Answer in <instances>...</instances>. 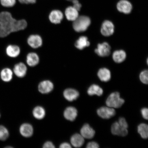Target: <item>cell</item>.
<instances>
[{"label":"cell","mask_w":148,"mask_h":148,"mask_svg":"<svg viewBox=\"0 0 148 148\" xmlns=\"http://www.w3.org/2000/svg\"><path fill=\"white\" fill-rule=\"evenodd\" d=\"M66 18L70 21H75L79 16L78 11L73 6L67 7L65 11Z\"/></svg>","instance_id":"obj_16"},{"label":"cell","mask_w":148,"mask_h":148,"mask_svg":"<svg viewBox=\"0 0 148 148\" xmlns=\"http://www.w3.org/2000/svg\"><path fill=\"white\" fill-rule=\"evenodd\" d=\"M70 141L74 147H80L84 144V140L81 134H75L71 137Z\"/></svg>","instance_id":"obj_18"},{"label":"cell","mask_w":148,"mask_h":148,"mask_svg":"<svg viewBox=\"0 0 148 148\" xmlns=\"http://www.w3.org/2000/svg\"><path fill=\"white\" fill-rule=\"evenodd\" d=\"M20 132L22 136L26 138H29L32 136L33 129L32 126L29 123H24L20 128Z\"/></svg>","instance_id":"obj_17"},{"label":"cell","mask_w":148,"mask_h":148,"mask_svg":"<svg viewBox=\"0 0 148 148\" xmlns=\"http://www.w3.org/2000/svg\"><path fill=\"white\" fill-rule=\"evenodd\" d=\"M86 147L87 148H98L99 147V145L97 142H91L88 144Z\"/></svg>","instance_id":"obj_33"},{"label":"cell","mask_w":148,"mask_h":148,"mask_svg":"<svg viewBox=\"0 0 148 148\" xmlns=\"http://www.w3.org/2000/svg\"><path fill=\"white\" fill-rule=\"evenodd\" d=\"M20 3L24 4H30L36 3V0H18Z\"/></svg>","instance_id":"obj_35"},{"label":"cell","mask_w":148,"mask_h":148,"mask_svg":"<svg viewBox=\"0 0 148 148\" xmlns=\"http://www.w3.org/2000/svg\"><path fill=\"white\" fill-rule=\"evenodd\" d=\"M140 79L142 83L147 84L148 83V71L147 70H144L140 73Z\"/></svg>","instance_id":"obj_29"},{"label":"cell","mask_w":148,"mask_h":148,"mask_svg":"<svg viewBox=\"0 0 148 148\" xmlns=\"http://www.w3.org/2000/svg\"><path fill=\"white\" fill-rule=\"evenodd\" d=\"M64 18L63 14L61 11L55 10L51 11L49 18L52 23L57 24L60 23Z\"/></svg>","instance_id":"obj_11"},{"label":"cell","mask_w":148,"mask_h":148,"mask_svg":"<svg viewBox=\"0 0 148 148\" xmlns=\"http://www.w3.org/2000/svg\"><path fill=\"white\" fill-rule=\"evenodd\" d=\"M73 4V7L78 11L80 10L82 5L79 3L78 0H71Z\"/></svg>","instance_id":"obj_31"},{"label":"cell","mask_w":148,"mask_h":148,"mask_svg":"<svg viewBox=\"0 0 148 148\" xmlns=\"http://www.w3.org/2000/svg\"><path fill=\"white\" fill-rule=\"evenodd\" d=\"M87 92L88 95L90 96L96 95L101 96L102 95L103 90L102 88L98 85L92 84L88 88Z\"/></svg>","instance_id":"obj_23"},{"label":"cell","mask_w":148,"mask_h":148,"mask_svg":"<svg viewBox=\"0 0 148 148\" xmlns=\"http://www.w3.org/2000/svg\"><path fill=\"white\" fill-rule=\"evenodd\" d=\"M64 114L66 119L70 121H73L77 117V111L75 107H69L64 110Z\"/></svg>","instance_id":"obj_15"},{"label":"cell","mask_w":148,"mask_h":148,"mask_svg":"<svg viewBox=\"0 0 148 148\" xmlns=\"http://www.w3.org/2000/svg\"><path fill=\"white\" fill-rule=\"evenodd\" d=\"M141 113L143 117L146 120L148 119V110L147 108H144L141 110Z\"/></svg>","instance_id":"obj_34"},{"label":"cell","mask_w":148,"mask_h":148,"mask_svg":"<svg viewBox=\"0 0 148 148\" xmlns=\"http://www.w3.org/2000/svg\"><path fill=\"white\" fill-rule=\"evenodd\" d=\"M1 4L3 6L11 7L16 4V0H0Z\"/></svg>","instance_id":"obj_30"},{"label":"cell","mask_w":148,"mask_h":148,"mask_svg":"<svg viewBox=\"0 0 148 148\" xmlns=\"http://www.w3.org/2000/svg\"><path fill=\"white\" fill-rule=\"evenodd\" d=\"M33 114L36 119L40 120L44 117L45 115V111L44 109L41 106H37L33 110Z\"/></svg>","instance_id":"obj_26"},{"label":"cell","mask_w":148,"mask_h":148,"mask_svg":"<svg viewBox=\"0 0 148 148\" xmlns=\"http://www.w3.org/2000/svg\"><path fill=\"white\" fill-rule=\"evenodd\" d=\"M67 1H71V0H67Z\"/></svg>","instance_id":"obj_38"},{"label":"cell","mask_w":148,"mask_h":148,"mask_svg":"<svg viewBox=\"0 0 148 148\" xmlns=\"http://www.w3.org/2000/svg\"><path fill=\"white\" fill-rule=\"evenodd\" d=\"M126 57V54L123 50L116 51L113 54L112 58L117 63H120L123 62Z\"/></svg>","instance_id":"obj_24"},{"label":"cell","mask_w":148,"mask_h":148,"mask_svg":"<svg viewBox=\"0 0 148 148\" xmlns=\"http://www.w3.org/2000/svg\"><path fill=\"white\" fill-rule=\"evenodd\" d=\"M53 85L49 80H45L40 82L38 85L39 91L42 94H48L53 90Z\"/></svg>","instance_id":"obj_10"},{"label":"cell","mask_w":148,"mask_h":148,"mask_svg":"<svg viewBox=\"0 0 148 148\" xmlns=\"http://www.w3.org/2000/svg\"><path fill=\"white\" fill-rule=\"evenodd\" d=\"M43 147L44 148H55V147L54 145L51 142L48 141L44 144Z\"/></svg>","instance_id":"obj_36"},{"label":"cell","mask_w":148,"mask_h":148,"mask_svg":"<svg viewBox=\"0 0 148 148\" xmlns=\"http://www.w3.org/2000/svg\"><path fill=\"white\" fill-rule=\"evenodd\" d=\"M90 45V42L88 41V38L84 36L80 37L75 44V47L80 50H82Z\"/></svg>","instance_id":"obj_22"},{"label":"cell","mask_w":148,"mask_h":148,"mask_svg":"<svg viewBox=\"0 0 148 148\" xmlns=\"http://www.w3.org/2000/svg\"><path fill=\"white\" fill-rule=\"evenodd\" d=\"M138 132L144 139H147L148 137V126L146 124H140L138 127Z\"/></svg>","instance_id":"obj_27"},{"label":"cell","mask_w":148,"mask_h":148,"mask_svg":"<svg viewBox=\"0 0 148 148\" xmlns=\"http://www.w3.org/2000/svg\"><path fill=\"white\" fill-rule=\"evenodd\" d=\"M20 49L18 46L16 45H9L6 48V53L8 56L15 58L20 54Z\"/></svg>","instance_id":"obj_19"},{"label":"cell","mask_w":148,"mask_h":148,"mask_svg":"<svg viewBox=\"0 0 148 148\" xmlns=\"http://www.w3.org/2000/svg\"><path fill=\"white\" fill-rule=\"evenodd\" d=\"M118 122L120 125L123 126L125 128L127 129V127H128V124H127L126 120L125 118H120Z\"/></svg>","instance_id":"obj_32"},{"label":"cell","mask_w":148,"mask_h":148,"mask_svg":"<svg viewBox=\"0 0 148 148\" xmlns=\"http://www.w3.org/2000/svg\"><path fill=\"white\" fill-rule=\"evenodd\" d=\"M11 147V148H12V147Z\"/></svg>","instance_id":"obj_39"},{"label":"cell","mask_w":148,"mask_h":148,"mask_svg":"<svg viewBox=\"0 0 148 148\" xmlns=\"http://www.w3.org/2000/svg\"><path fill=\"white\" fill-rule=\"evenodd\" d=\"M27 22L25 20H16L7 12L0 13V37L5 38L11 33L23 30L26 28Z\"/></svg>","instance_id":"obj_1"},{"label":"cell","mask_w":148,"mask_h":148,"mask_svg":"<svg viewBox=\"0 0 148 148\" xmlns=\"http://www.w3.org/2000/svg\"><path fill=\"white\" fill-rule=\"evenodd\" d=\"M80 133L81 134L84 138L91 139L95 136V132L88 124H86L81 129Z\"/></svg>","instance_id":"obj_12"},{"label":"cell","mask_w":148,"mask_h":148,"mask_svg":"<svg viewBox=\"0 0 148 148\" xmlns=\"http://www.w3.org/2000/svg\"><path fill=\"white\" fill-rule=\"evenodd\" d=\"M117 8L119 12L125 14H129L132 10V5L127 0H121L117 4Z\"/></svg>","instance_id":"obj_8"},{"label":"cell","mask_w":148,"mask_h":148,"mask_svg":"<svg viewBox=\"0 0 148 148\" xmlns=\"http://www.w3.org/2000/svg\"><path fill=\"white\" fill-rule=\"evenodd\" d=\"M111 47L107 42L99 44L97 48L95 49V52L97 55L101 57L108 56L110 53Z\"/></svg>","instance_id":"obj_5"},{"label":"cell","mask_w":148,"mask_h":148,"mask_svg":"<svg viewBox=\"0 0 148 148\" xmlns=\"http://www.w3.org/2000/svg\"><path fill=\"white\" fill-rule=\"evenodd\" d=\"M114 26L112 22L106 20L103 23L101 29V33L103 36H111L113 34Z\"/></svg>","instance_id":"obj_7"},{"label":"cell","mask_w":148,"mask_h":148,"mask_svg":"<svg viewBox=\"0 0 148 148\" xmlns=\"http://www.w3.org/2000/svg\"><path fill=\"white\" fill-rule=\"evenodd\" d=\"M29 45L33 49H37L42 45V40L41 37L38 35H32L27 39Z\"/></svg>","instance_id":"obj_9"},{"label":"cell","mask_w":148,"mask_h":148,"mask_svg":"<svg viewBox=\"0 0 148 148\" xmlns=\"http://www.w3.org/2000/svg\"><path fill=\"white\" fill-rule=\"evenodd\" d=\"M98 115L104 119H109L115 115L116 111L111 107H102L98 109L97 111Z\"/></svg>","instance_id":"obj_4"},{"label":"cell","mask_w":148,"mask_h":148,"mask_svg":"<svg viewBox=\"0 0 148 148\" xmlns=\"http://www.w3.org/2000/svg\"><path fill=\"white\" fill-rule=\"evenodd\" d=\"M111 132L113 134L125 136L128 134L127 129L120 125L118 122L113 124L111 127Z\"/></svg>","instance_id":"obj_6"},{"label":"cell","mask_w":148,"mask_h":148,"mask_svg":"<svg viewBox=\"0 0 148 148\" xmlns=\"http://www.w3.org/2000/svg\"><path fill=\"white\" fill-rule=\"evenodd\" d=\"M27 67L23 62L18 63L14 66V72L16 76L19 77H23L27 73Z\"/></svg>","instance_id":"obj_14"},{"label":"cell","mask_w":148,"mask_h":148,"mask_svg":"<svg viewBox=\"0 0 148 148\" xmlns=\"http://www.w3.org/2000/svg\"><path fill=\"white\" fill-rule=\"evenodd\" d=\"M64 97L67 101H73L79 97V93L77 90L73 88L66 89L64 92Z\"/></svg>","instance_id":"obj_13"},{"label":"cell","mask_w":148,"mask_h":148,"mask_svg":"<svg viewBox=\"0 0 148 148\" xmlns=\"http://www.w3.org/2000/svg\"><path fill=\"white\" fill-rule=\"evenodd\" d=\"M1 79L4 82H9L12 79L13 72L9 68H4L1 72Z\"/></svg>","instance_id":"obj_25"},{"label":"cell","mask_w":148,"mask_h":148,"mask_svg":"<svg viewBox=\"0 0 148 148\" xmlns=\"http://www.w3.org/2000/svg\"><path fill=\"white\" fill-rule=\"evenodd\" d=\"M0 116H1V115H0Z\"/></svg>","instance_id":"obj_40"},{"label":"cell","mask_w":148,"mask_h":148,"mask_svg":"<svg viewBox=\"0 0 148 148\" xmlns=\"http://www.w3.org/2000/svg\"><path fill=\"white\" fill-rule=\"evenodd\" d=\"M125 102L124 99L120 98L119 92H114L111 93L109 96L106 103L107 106L112 108H118L121 107Z\"/></svg>","instance_id":"obj_3"},{"label":"cell","mask_w":148,"mask_h":148,"mask_svg":"<svg viewBox=\"0 0 148 148\" xmlns=\"http://www.w3.org/2000/svg\"><path fill=\"white\" fill-rule=\"evenodd\" d=\"M39 62V58L38 55L35 53H29L27 57V62L30 66H34L37 65Z\"/></svg>","instance_id":"obj_21"},{"label":"cell","mask_w":148,"mask_h":148,"mask_svg":"<svg viewBox=\"0 0 148 148\" xmlns=\"http://www.w3.org/2000/svg\"><path fill=\"white\" fill-rule=\"evenodd\" d=\"M60 147V148H71V145L68 143H64L61 144Z\"/></svg>","instance_id":"obj_37"},{"label":"cell","mask_w":148,"mask_h":148,"mask_svg":"<svg viewBox=\"0 0 148 148\" xmlns=\"http://www.w3.org/2000/svg\"><path fill=\"white\" fill-rule=\"evenodd\" d=\"M97 75L100 79L103 82H108L111 78V73L110 70L105 68L100 69L98 71Z\"/></svg>","instance_id":"obj_20"},{"label":"cell","mask_w":148,"mask_h":148,"mask_svg":"<svg viewBox=\"0 0 148 148\" xmlns=\"http://www.w3.org/2000/svg\"><path fill=\"white\" fill-rule=\"evenodd\" d=\"M9 132L5 127L3 125H0V140H5L8 138Z\"/></svg>","instance_id":"obj_28"},{"label":"cell","mask_w":148,"mask_h":148,"mask_svg":"<svg viewBox=\"0 0 148 148\" xmlns=\"http://www.w3.org/2000/svg\"><path fill=\"white\" fill-rule=\"evenodd\" d=\"M90 18L87 16H79L73 21V27L74 30L77 32H84L90 25Z\"/></svg>","instance_id":"obj_2"}]
</instances>
